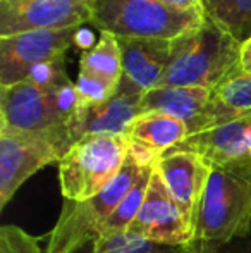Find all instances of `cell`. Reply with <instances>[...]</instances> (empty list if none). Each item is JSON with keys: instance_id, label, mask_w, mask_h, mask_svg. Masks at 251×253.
<instances>
[{"instance_id": "4", "label": "cell", "mask_w": 251, "mask_h": 253, "mask_svg": "<svg viewBox=\"0 0 251 253\" xmlns=\"http://www.w3.org/2000/svg\"><path fill=\"white\" fill-rule=\"evenodd\" d=\"M146 167L127 153L121 172L100 193L83 202L64 200L62 212L48 236L47 253H74L97 240L102 226L124 200Z\"/></svg>"}, {"instance_id": "23", "label": "cell", "mask_w": 251, "mask_h": 253, "mask_svg": "<svg viewBox=\"0 0 251 253\" xmlns=\"http://www.w3.org/2000/svg\"><path fill=\"white\" fill-rule=\"evenodd\" d=\"M178 253H251V238L239 236L224 245H212L205 248H179Z\"/></svg>"}, {"instance_id": "14", "label": "cell", "mask_w": 251, "mask_h": 253, "mask_svg": "<svg viewBox=\"0 0 251 253\" xmlns=\"http://www.w3.org/2000/svg\"><path fill=\"white\" fill-rule=\"evenodd\" d=\"M188 136L189 129L182 121L162 112L140 114L126 134L129 155L141 166H155Z\"/></svg>"}, {"instance_id": "15", "label": "cell", "mask_w": 251, "mask_h": 253, "mask_svg": "<svg viewBox=\"0 0 251 253\" xmlns=\"http://www.w3.org/2000/svg\"><path fill=\"white\" fill-rule=\"evenodd\" d=\"M122 55L124 78L141 93L158 88L171 60L172 40L117 38Z\"/></svg>"}, {"instance_id": "2", "label": "cell", "mask_w": 251, "mask_h": 253, "mask_svg": "<svg viewBox=\"0 0 251 253\" xmlns=\"http://www.w3.org/2000/svg\"><path fill=\"white\" fill-rule=\"evenodd\" d=\"M171 60L160 86L214 90L239 74L241 43L212 19L171 42Z\"/></svg>"}, {"instance_id": "13", "label": "cell", "mask_w": 251, "mask_h": 253, "mask_svg": "<svg viewBox=\"0 0 251 253\" xmlns=\"http://www.w3.org/2000/svg\"><path fill=\"white\" fill-rule=\"evenodd\" d=\"M171 152L198 153L210 166L246 159L251 155V116L238 117L191 134Z\"/></svg>"}, {"instance_id": "18", "label": "cell", "mask_w": 251, "mask_h": 253, "mask_svg": "<svg viewBox=\"0 0 251 253\" xmlns=\"http://www.w3.org/2000/svg\"><path fill=\"white\" fill-rule=\"evenodd\" d=\"M79 71L105 81L110 86L119 88L124 71H122V55L117 37L100 31L97 43L81 55Z\"/></svg>"}, {"instance_id": "21", "label": "cell", "mask_w": 251, "mask_h": 253, "mask_svg": "<svg viewBox=\"0 0 251 253\" xmlns=\"http://www.w3.org/2000/svg\"><path fill=\"white\" fill-rule=\"evenodd\" d=\"M179 248L155 245L129 231L100 236L74 253H178Z\"/></svg>"}, {"instance_id": "1", "label": "cell", "mask_w": 251, "mask_h": 253, "mask_svg": "<svg viewBox=\"0 0 251 253\" xmlns=\"http://www.w3.org/2000/svg\"><path fill=\"white\" fill-rule=\"evenodd\" d=\"M251 231V155L212 166V174L198 210L194 240L184 248L224 245Z\"/></svg>"}, {"instance_id": "26", "label": "cell", "mask_w": 251, "mask_h": 253, "mask_svg": "<svg viewBox=\"0 0 251 253\" xmlns=\"http://www.w3.org/2000/svg\"><path fill=\"white\" fill-rule=\"evenodd\" d=\"M250 238H251V231H250Z\"/></svg>"}, {"instance_id": "20", "label": "cell", "mask_w": 251, "mask_h": 253, "mask_svg": "<svg viewBox=\"0 0 251 253\" xmlns=\"http://www.w3.org/2000/svg\"><path fill=\"white\" fill-rule=\"evenodd\" d=\"M153 174V166H148L146 169L141 172V176L138 177V181L134 183V186L129 190V193L124 197V200L119 203V207L114 210L110 217L107 219V222L102 226L100 236H110V234H119L129 231L131 224L134 222L138 212H140L141 205L146 197L148 184H150V177Z\"/></svg>"}, {"instance_id": "7", "label": "cell", "mask_w": 251, "mask_h": 253, "mask_svg": "<svg viewBox=\"0 0 251 253\" xmlns=\"http://www.w3.org/2000/svg\"><path fill=\"white\" fill-rule=\"evenodd\" d=\"M72 145L69 126L33 133H0V209L33 174L61 162Z\"/></svg>"}, {"instance_id": "10", "label": "cell", "mask_w": 251, "mask_h": 253, "mask_svg": "<svg viewBox=\"0 0 251 253\" xmlns=\"http://www.w3.org/2000/svg\"><path fill=\"white\" fill-rule=\"evenodd\" d=\"M91 23L90 0H0V38Z\"/></svg>"}, {"instance_id": "6", "label": "cell", "mask_w": 251, "mask_h": 253, "mask_svg": "<svg viewBox=\"0 0 251 253\" xmlns=\"http://www.w3.org/2000/svg\"><path fill=\"white\" fill-rule=\"evenodd\" d=\"M127 153L126 136L90 134L77 140L59 162L64 200L83 202L100 193L121 172Z\"/></svg>"}, {"instance_id": "17", "label": "cell", "mask_w": 251, "mask_h": 253, "mask_svg": "<svg viewBox=\"0 0 251 253\" xmlns=\"http://www.w3.org/2000/svg\"><path fill=\"white\" fill-rule=\"evenodd\" d=\"M245 116H251V76L236 74L212 90L205 129Z\"/></svg>"}, {"instance_id": "22", "label": "cell", "mask_w": 251, "mask_h": 253, "mask_svg": "<svg viewBox=\"0 0 251 253\" xmlns=\"http://www.w3.org/2000/svg\"><path fill=\"white\" fill-rule=\"evenodd\" d=\"M0 253H43L35 236L12 224L0 227Z\"/></svg>"}, {"instance_id": "19", "label": "cell", "mask_w": 251, "mask_h": 253, "mask_svg": "<svg viewBox=\"0 0 251 253\" xmlns=\"http://www.w3.org/2000/svg\"><path fill=\"white\" fill-rule=\"evenodd\" d=\"M203 10L239 43L251 38V0H203Z\"/></svg>"}, {"instance_id": "8", "label": "cell", "mask_w": 251, "mask_h": 253, "mask_svg": "<svg viewBox=\"0 0 251 253\" xmlns=\"http://www.w3.org/2000/svg\"><path fill=\"white\" fill-rule=\"evenodd\" d=\"M129 233L138 234L155 245L172 248L189 247L194 240V222L174 200L169 188L155 170L150 177L146 197Z\"/></svg>"}, {"instance_id": "3", "label": "cell", "mask_w": 251, "mask_h": 253, "mask_svg": "<svg viewBox=\"0 0 251 253\" xmlns=\"http://www.w3.org/2000/svg\"><path fill=\"white\" fill-rule=\"evenodd\" d=\"M91 23L117 38L174 40L205 23L203 9H178L160 0H90Z\"/></svg>"}, {"instance_id": "11", "label": "cell", "mask_w": 251, "mask_h": 253, "mask_svg": "<svg viewBox=\"0 0 251 253\" xmlns=\"http://www.w3.org/2000/svg\"><path fill=\"white\" fill-rule=\"evenodd\" d=\"M143 95L144 93H141L129 80L122 76L117 91L107 102L77 107L76 116L69 123L72 141L76 143L77 140L90 134L126 136L131 124L140 116Z\"/></svg>"}, {"instance_id": "5", "label": "cell", "mask_w": 251, "mask_h": 253, "mask_svg": "<svg viewBox=\"0 0 251 253\" xmlns=\"http://www.w3.org/2000/svg\"><path fill=\"white\" fill-rule=\"evenodd\" d=\"M77 107L72 81L61 86H41L31 81L0 86V133H33L69 126Z\"/></svg>"}, {"instance_id": "24", "label": "cell", "mask_w": 251, "mask_h": 253, "mask_svg": "<svg viewBox=\"0 0 251 253\" xmlns=\"http://www.w3.org/2000/svg\"><path fill=\"white\" fill-rule=\"evenodd\" d=\"M239 74L251 76V38L241 43V55H239Z\"/></svg>"}, {"instance_id": "16", "label": "cell", "mask_w": 251, "mask_h": 253, "mask_svg": "<svg viewBox=\"0 0 251 253\" xmlns=\"http://www.w3.org/2000/svg\"><path fill=\"white\" fill-rule=\"evenodd\" d=\"M212 90L194 86H158L146 91L141 98L140 114L162 112L182 121L189 136L205 129V114Z\"/></svg>"}, {"instance_id": "9", "label": "cell", "mask_w": 251, "mask_h": 253, "mask_svg": "<svg viewBox=\"0 0 251 253\" xmlns=\"http://www.w3.org/2000/svg\"><path fill=\"white\" fill-rule=\"evenodd\" d=\"M79 28L40 30L0 38V86L26 81L35 67L66 55Z\"/></svg>"}, {"instance_id": "25", "label": "cell", "mask_w": 251, "mask_h": 253, "mask_svg": "<svg viewBox=\"0 0 251 253\" xmlns=\"http://www.w3.org/2000/svg\"><path fill=\"white\" fill-rule=\"evenodd\" d=\"M178 9H203V0H160Z\"/></svg>"}, {"instance_id": "12", "label": "cell", "mask_w": 251, "mask_h": 253, "mask_svg": "<svg viewBox=\"0 0 251 253\" xmlns=\"http://www.w3.org/2000/svg\"><path fill=\"white\" fill-rule=\"evenodd\" d=\"M155 170L196 227L198 210L210 179L212 166L198 153L167 152L155 162Z\"/></svg>"}]
</instances>
